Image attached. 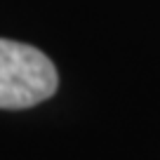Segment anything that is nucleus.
Segmentation results:
<instances>
[{"label": "nucleus", "mask_w": 160, "mask_h": 160, "mask_svg": "<svg viewBox=\"0 0 160 160\" xmlns=\"http://www.w3.org/2000/svg\"><path fill=\"white\" fill-rule=\"evenodd\" d=\"M59 75L47 54L0 38V108H31L57 92Z\"/></svg>", "instance_id": "obj_1"}]
</instances>
